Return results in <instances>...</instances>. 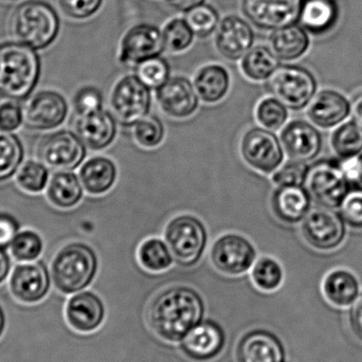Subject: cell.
<instances>
[{
  "instance_id": "1",
  "label": "cell",
  "mask_w": 362,
  "mask_h": 362,
  "mask_svg": "<svg viewBox=\"0 0 362 362\" xmlns=\"http://www.w3.org/2000/svg\"><path fill=\"white\" fill-rule=\"evenodd\" d=\"M206 304L196 289L185 285L168 287L155 296L148 308V323L157 337L180 344L204 320Z\"/></svg>"
},
{
  "instance_id": "2",
  "label": "cell",
  "mask_w": 362,
  "mask_h": 362,
  "mask_svg": "<svg viewBox=\"0 0 362 362\" xmlns=\"http://www.w3.org/2000/svg\"><path fill=\"white\" fill-rule=\"evenodd\" d=\"M35 51L21 42L0 44V98L21 101L33 93L40 76Z\"/></svg>"
},
{
  "instance_id": "3",
  "label": "cell",
  "mask_w": 362,
  "mask_h": 362,
  "mask_svg": "<svg viewBox=\"0 0 362 362\" xmlns=\"http://www.w3.org/2000/svg\"><path fill=\"white\" fill-rule=\"evenodd\" d=\"M99 270L97 253L88 245L72 243L62 248L51 265V278L57 291L74 295L90 286Z\"/></svg>"
},
{
  "instance_id": "4",
  "label": "cell",
  "mask_w": 362,
  "mask_h": 362,
  "mask_svg": "<svg viewBox=\"0 0 362 362\" xmlns=\"http://www.w3.org/2000/svg\"><path fill=\"white\" fill-rule=\"evenodd\" d=\"M11 29L19 42L34 50H42L57 37L59 15L47 2L29 0L19 4L13 13Z\"/></svg>"
},
{
  "instance_id": "5",
  "label": "cell",
  "mask_w": 362,
  "mask_h": 362,
  "mask_svg": "<svg viewBox=\"0 0 362 362\" xmlns=\"http://www.w3.org/2000/svg\"><path fill=\"white\" fill-rule=\"evenodd\" d=\"M165 240L171 249L174 261L183 268H191L202 259L208 244V230L195 215L173 217L165 228Z\"/></svg>"
},
{
  "instance_id": "6",
  "label": "cell",
  "mask_w": 362,
  "mask_h": 362,
  "mask_svg": "<svg viewBox=\"0 0 362 362\" xmlns=\"http://www.w3.org/2000/svg\"><path fill=\"white\" fill-rule=\"evenodd\" d=\"M270 95L291 110H302L310 105L318 89L314 74L298 65H281L266 83Z\"/></svg>"
},
{
  "instance_id": "7",
  "label": "cell",
  "mask_w": 362,
  "mask_h": 362,
  "mask_svg": "<svg viewBox=\"0 0 362 362\" xmlns=\"http://www.w3.org/2000/svg\"><path fill=\"white\" fill-rule=\"evenodd\" d=\"M152 90L136 74L122 76L110 93V106L119 124L132 129L140 119L150 114Z\"/></svg>"
},
{
  "instance_id": "8",
  "label": "cell",
  "mask_w": 362,
  "mask_h": 362,
  "mask_svg": "<svg viewBox=\"0 0 362 362\" xmlns=\"http://www.w3.org/2000/svg\"><path fill=\"white\" fill-rule=\"evenodd\" d=\"M240 152L248 167L264 175L274 174L284 163L285 151L280 137L262 127H251L243 135Z\"/></svg>"
},
{
  "instance_id": "9",
  "label": "cell",
  "mask_w": 362,
  "mask_h": 362,
  "mask_svg": "<svg viewBox=\"0 0 362 362\" xmlns=\"http://www.w3.org/2000/svg\"><path fill=\"white\" fill-rule=\"evenodd\" d=\"M304 185L319 206L335 209L352 183L342 171L340 161L321 159L310 165Z\"/></svg>"
},
{
  "instance_id": "10",
  "label": "cell",
  "mask_w": 362,
  "mask_h": 362,
  "mask_svg": "<svg viewBox=\"0 0 362 362\" xmlns=\"http://www.w3.org/2000/svg\"><path fill=\"white\" fill-rule=\"evenodd\" d=\"M213 267L229 276H238L250 272L257 259L255 245L246 236L225 233L214 240L210 249Z\"/></svg>"
},
{
  "instance_id": "11",
  "label": "cell",
  "mask_w": 362,
  "mask_h": 362,
  "mask_svg": "<svg viewBox=\"0 0 362 362\" xmlns=\"http://www.w3.org/2000/svg\"><path fill=\"white\" fill-rule=\"evenodd\" d=\"M302 235L313 247L321 251L334 250L344 243L346 223L339 212L327 206L312 209L302 221Z\"/></svg>"
},
{
  "instance_id": "12",
  "label": "cell",
  "mask_w": 362,
  "mask_h": 362,
  "mask_svg": "<svg viewBox=\"0 0 362 362\" xmlns=\"http://www.w3.org/2000/svg\"><path fill=\"white\" fill-rule=\"evenodd\" d=\"M38 157L42 163L57 171L78 169L87 156V146L71 131H57L42 138L38 146Z\"/></svg>"
},
{
  "instance_id": "13",
  "label": "cell",
  "mask_w": 362,
  "mask_h": 362,
  "mask_svg": "<svg viewBox=\"0 0 362 362\" xmlns=\"http://www.w3.org/2000/svg\"><path fill=\"white\" fill-rule=\"evenodd\" d=\"M302 4L303 0H244L243 10L253 25L274 31L299 21Z\"/></svg>"
},
{
  "instance_id": "14",
  "label": "cell",
  "mask_w": 362,
  "mask_h": 362,
  "mask_svg": "<svg viewBox=\"0 0 362 362\" xmlns=\"http://www.w3.org/2000/svg\"><path fill=\"white\" fill-rule=\"evenodd\" d=\"M227 335L225 329L212 319H204L191 329L180 342L181 353L189 361H214L225 350Z\"/></svg>"
},
{
  "instance_id": "15",
  "label": "cell",
  "mask_w": 362,
  "mask_h": 362,
  "mask_svg": "<svg viewBox=\"0 0 362 362\" xmlns=\"http://www.w3.org/2000/svg\"><path fill=\"white\" fill-rule=\"evenodd\" d=\"M51 280L50 272L42 262H25L13 270L10 291L21 303H38L48 295Z\"/></svg>"
},
{
  "instance_id": "16",
  "label": "cell",
  "mask_w": 362,
  "mask_h": 362,
  "mask_svg": "<svg viewBox=\"0 0 362 362\" xmlns=\"http://www.w3.org/2000/svg\"><path fill=\"white\" fill-rule=\"evenodd\" d=\"M155 93L161 112L170 118L185 120L199 108V97L193 82L187 76H173Z\"/></svg>"
},
{
  "instance_id": "17",
  "label": "cell",
  "mask_w": 362,
  "mask_h": 362,
  "mask_svg": "<svg viewBox=\"0 0 362 362\" xmlns=\"http://www.w3.org/2000/svg\"><path fill=\"white\" fill-rule=\"evenodd\" d=\"M163 31L156 25H142L132 28L121 42L119 62L137 65L144 59L159 57L165 51Z\"/></svg>"
},
{
  "instance_id": "18",
  "label": "cell",
  "mask_w": 362,
  "mask_h": 362,
  "mask_svg": "<svg viewBox=\"0 0 362 362\" xmlns=\"http://www.w3.org/2000/svg\"><path fill=\"white\" fill-rule=\"evenodd\" d=\"M67 101L61 93L42 90L34 95L25 106V123L36 131H49L63 124L67 118Z\"/></svg>"
},
{
  "instance_id": "19",
  "label": "cell",
  "mask_w": 362,
  "mask_h": 362,
  "mask_svg": "<svg viewBox=\"0 0 362 362\" xmlns=\"http://www.w3.org/2000/svg\"><path fill=\"white\" fill-rule=\"evenodd\" d=\"M280 139L287 156L295 160L310 163L316 159L322 150L320 132L301 119L286 123L281 131Z\"/></svg>"
},
{
  "instance_id": "20",
  "label": "cell",
  "mask_w": 362,
  "mask_h": 362,
  "mask_svg": "<svg viewBox=\"0 0 362 362\" xmlns=\"http://www.w3.org/2000/svg\"><path fill=\"white\" fill-rule=\"evenodd\" d=\"M65 317L68 325L80 334L98 331L106 318V306L100 296L93 291L74 293L67 301Z\"/></svg>"
},
{
  "instance_id": "21",
  "label": "cell",
  "mask_w": 362,
  "mask_h": 362,
  "mask_svg": "<svg viewBox=\"0 0 362 362\" xmlns=\"http://www.w3.org/2000/svg\"><path fill=\"white\" fill-rule=\"evenodd\" d=\"M286 351L280 338L267 329L245 333L236 346L238 362H286Z\"/></svg>"
},
{
  "instance_id": "22",
  "label": "cell",
  "mask_w": 362,
  "mask_h": 362,
  "mask_svg": "<svg viewBox=\"0 0 362 362\" xmlns=\"http://www.w3.org/2000/svg\"><path fill=\"white\" fill-rule=\"evenodd\" d=\"M118 124L114 112L103 108L78 116L74 129L89 150L99 152L114 144L118 135Z\"/></svg>"
},
{
  "instance_id": "23",
  "label": "cell",
  "mask_w": 362,
  "mask_h": 362,
  "mask_svg": "<svg viewBox=\"0 0 362 362\" xmlns=\"http://www.w3.org/2000/svg\"><path fill=\"white\" fill-rule=\"evenodd\" d=\"M255 34L246 21L228 16L218 23L215 31V46L221 57L229 61H240L252 48Z\"/></svg>"
},
{
  "instance_id": "24",
  "label": "cell",
  "mask_w": 362,
  "mask_h": 362,
  "mask_svg": "<svg viewBox=\"0 0 362 362\" xmlns=\"http://www.w3.org/2000/svg\"><path fill=\"white\" fill-rule=\"evenodd\" d=\"M313 198L305 185H280L272 192L270 206L274 216L287 225L301 223L312 210Z\"/></svg>"
},
{
  "instance_id": "25",
  "label": "cell",
  "mask_w": 362,
  "mask_h": 362,
  "mask_svg": "<svg viewBox=\"0 0 362 362\" xmlns=\"http://www.w3.org/2000/svg\"><path fill=\"white\" fill-rule=\"evenodd\" d=\"M352 112V104L342 93L331 89L316 93L308 106V119L320 129H333L344 123Z\"/></svg>"
},
{
  "instance_id": "26",
  "label": "cell",
  "mask_w": 362,
  "mask_h": 362,
  "mask_svg": "<svg viewBox=\"0 0 362 362\" xmlns=\"http://www.w3.org/2000/svg\"><path fill=\"white\" fill-rule=\"evenodd\" d=\"M78 177L87 193L95 196L103 195L116 185L118 168L112 159L95 156L83 163Z\"/></svg>"
},
{
  "instance_id": "27",
  "label": "cell",
  "mask_w": 362,
  "mask_h": 362,
  "mask_svg": "<svg viewBox=\"0 0 362 362\" xmlns=\"http://www.w3.org/2000/svg\"><path fill=\"white\" fill-rule=\"evenodd\" d=\"M193 84L200 101L216 104L227 97L231 86V78L223 66L209 64L197 70Z\"/></svg>"
},
{
  "instance_id": "28",
  "label": "cell",
  "mask_w": 362,
  "mask_h": 362,
  "mask_svg": "<svg viewBox=\"0 0 362 362\" xmlns=\"http://www.w3.org/2000/svg\"><path fill=\"white\" fill-rule=\"evenodd\" d=\"M322 291L325 299L334 306L349 308L361 295V284L352 272L336 269L325 276Z\"/></svg>"
},
{
  "instance_id": "29",
  "label": "cell",
  "mask_w": 362,
  "mask_h": 362,
  "mask_svg": "<svg viewBox=\"0 0 362 362\" xmlns=\"http://www.w3.org/2000/svg\"><path fill=\"white\" fill-rule=\"evenodd\" d=\"M310 42L305 29L295 23L274 30L269 37V48L280 61H295L305 54Z\"/></svg>"
},
{
  "instance_id": "30",
  "label": "cell",
  "mask_w": 362,
  "mask_h": 362,
  "mask_svg": "<svg viewBox=\"0 0 362 362\" xmlns=\"http://www.w3.org/2000/svg\"><path fill=\"white\" fill-rule=\"evenodd\" d=\"M338 6L335 0H303L299 21L314 34L329 31L337 23Z\"/></svg>"
},
{
  "instance_id": "31",
  "label": "cell",
  "mask_w": 362,
  "mask_h": 362,
  "mask_svg": "<svg viewBox=\"0 0 362 362\" xmlns=\"http://www.w3.org/2000/svg\"><path fill=\"white\" fill-rule=\"evenodd\" d=\"M84 187L80 177L71 171H59L51 177L47 196L53 206L59 209L76 206L82 200Z\"/></svg>"
},
{
  "instance_id": "32",
  "label": "cell",
  "mask_w": 362,
  "mask_h": 362,
  "mask_svg": "<svg viewBox=\"0 0 362 362\" xmlns=\"http://www.w3.org/2000/svg\"><path fill=\"white\" fill-rule=\"evenodd\" d=\"M280 66V59L265 46L252 47L240 59L243 74L253 82H267Z\"/></svg>"
},
{
  "instance_id": "33",
  "label": "cell",
  "mask_w": 362,
  "mask_h": 362,
  "mask_svg": "<svg viewBox=\"0 0 362 362\" xmlns=\"http://www.w3.org/2000/svg\"><path fill=\"white\" fill-rule=\"evenodd\" d=\"M137 257L141 267L152 274L165 272L175 263L167 242L159 238L144 240L138 248Z\"/></svg>"
},
{
  "instance_id": "34",
  "label": "cell",
  "mask_w": 362,
  "mask_h": 362,
  "mask_svg": "<svg viewBox=\"0 0 362 362\" xmlns=\"http://www.w3.org/2000/svg\"><path fill=\"white\" fill-rule=\"evenodd\" d=\"M332 148L341 159L357 156L362 152V127L356 121L342 123L334 131Z\"/></svg>"
},
{
  "instance_id": "35",
  "label": "cell",
  "mask_w": 362,
  "mask_h": 362,
  "mask_svg": "<svg viewBox=\"0 0 362 362\" xmlns=\"http://www.w3.org/2000/svg\"><path fill=\"white\" fill-rule=\"evenodd\" d=\"M250 274L253 284L264 293L276 291L284 281L282 265L272 257H257Z\"/></svg>"
},
{
  "instance_id": "36",
  "label": "cell",
  "mask_w": 362,
  "mask_h": 362,
  "mask_svg": "<svg viewBox=\"0 0 362 362\" xmlns=\"http://www.w3.org/2000/svg\"><path fill=\"white\" fill-rule=\"evenodd\" d=\"M23 158L21 140L14 134L0 129V181L12 177L18 171Z\"/></svg>"
},
{
  "instance_id": "37",
  "label": "cell",
  "mask_w": 362,
  "mask_h": 362,
  "mask_svg": "<svg viewBox=\"0 0 362 362\" xmlns=\"http://www.w3.org/2000/svg\"><path fill=\"white\" fill-rule=\"evenodd\" d=\"M132 137L146 150L158 148L165 138V127L156 115L148 114L132 127Z\"/></svg>"
},
{
  "instance_id": "38",
  "label": "cell",
  "mask_w": 362,
  "mask_h": 362,
  "mask_svg": "<svg viewBox=\"0 0 362 362\" xmlns=\"http://www.w3.org/2000/svg\"><path fill=\"white\" fill-rule=\"evenodd\" d=\"M288 107L274 95L265 97L257 103L255 118L264 129L278 132L286 125L288 120Z\"/></svg>"
},
{
  "instance_id": "39",
  "label": "cell",
  "mask_w": 362,
  "mask_h": 362,
  "mask_svg": "<svg viewBox=\"0 0 362 362\" xmlns=\"http://www.w3.org/2000/svg\"><path fill=\"white\" fill-rule=\"evenodd\" d=\"M135 74L151 90L156 91L171 78V66L159 55L135 65Z\"/></svg>"
},
{
  "instance_id": "40",
  "label": "cell",
  "mask_w": 362,
  "mask_h": 362,
  "mask_svg": "<svg viewBox=\"0 0 362 362\" xmlns=\"http://www.w3.org/2000/svg\"><path fill=\"white\" fill-rule=\"evenodd\" d=\"M185 19L194 34L199 37H206L216 31L219 23L216 11L206 4L194 6L185 12Z\"/></svg>"
},
{
  "instance_id": "41",
  "label": "cell",
  "mask_w": 362,
  "mask_h": 362,
  "mask_svg": "<svg viewBox=\"0 0 362 362\" xmlns=\"http://www.w3.org/2000/svg\"><path fill=\"white\" fill-rule=\"evenodd\" d=\"M49 181V171L46 165L37 161H27L16 176V182L21 189L29 193H40L46 189Z\"/></svg>"
},
{
  "instance_id": "42",
  "label": "cell",
  "mask_w": 362,
  "mask_h": 362,
  "mask_svg": "<svg viewBox=\"0 0 362 362\" xmlns=\"http://www.w3.org/2000/svg\"><path fill=\"white\" fill-rule=\"evenodd\" d=\"M163 34L165 48L175 53L187 50L193 44L195 36L185 18L172 19L165 25Z\"/></svg>"
},
{
  "instance_id": "43",
  "label": "cell",
  "mask_w": 362,
  "mask_h": 362,
  "mask_svg": "<svg viewBox=\"0 0 362 362\" xmlns=\"http://www.w3.org/2000/svg\"><path fill=\"white\" fill-rule=\"evenodd\" d=\"M42 238L36 232L25 230L19 232L11 245V253L18 262L36 261L42 251Z\"/></svg>"
},
{
  "instance_id": "44",
  "label": "cell",
  "mask_w": 362,
  "mask_h": 362,
  "mask_svg": "<svg viewBox=\"0 0 362 362\" xmlns=\"http://www.w3.org/2000/svg\"><path fill=\"white\" fill-rule=\"evenodd\" d=\"M338 209L346 225L362 229V185H351Z\"/></svg>"
},
{
  "instance_id": "45",
  "label": "cell",
  "mask_w": 362,
  "mask_h": 362,
  "mask_svg": "<svg viewBox=\"0 0 362 362\" xmlns=\"http://www.w3.org/2000/svg\"><path fill=\"white\" fill-rule=\"evenodd\" d=\"M310 165L304 161L291 159L287 163H283L274 174H272V182L280 185H304L306 176H308Z\"/></svg>"
},
{
  "instance_id": "46",
  "label": "cell",
  "mask_w": 362,
  "mask_h": 362,
  "mask_svg": "<svg viewBox=\"0 0 362 362\" xmlns=\"http://www.w3.org/2000/svg\"><path fill=\"white\" fill-rule=\"evenodd\" d=\"M103 93L98 87L87 85L76 91L74 98V107L78 116L103 110Z\"/></svg>"
},
{
  "instance_id": "47",
  "label": "cell",
  "mask_w": 362,
  "mask_h": 362,
  "mask_svg": "<svg viewBox=\"0 0 362 362\" xmlns=\"http://www.w3.org/2000/svg\"><path fill=\"white\" fill-rule=\"evenodd\" d=\"M64 14L70 18L87 19L101 8L103 0H57Z\"/></svg>"
},
{
  "instance_id": "48",
  "label": "cell",
  "mask_w": 362,
  "mask_h": 362,
  "mask_svg": "<svg viewBox=\"0 0 362 362\" xmlns=\"http://www.w3.org/2000/svg\"><path fill=\"white\" fill-rule=\"evenodd\" d=\"M25 120L23 108L16 102L6 101L0 104V129L1 131H16Z\"/></svg>"
},
{
  "instance_id": "49",
  "label": "cell",
  "mask_w": 362,
  "mask_h": 362,
  "mask_svg": "<svg viewBox=\"0 0 362 362\" xmlns=\"http://www.w3.org/2000/svg\"><path fill=\"white\" fill-rule=\"evenodd\" d=\"M18 233V221L8 213H0V249L11 247Z\"/></svg>"
},
{
  "instance_id": "50",
  "label": "cell",
  "mask_w": 362,
  "mask_h": 362,
  "mask_svg": "<svg viewBox=\"0 0 362 362\" xmlns=\"http://www.w3.org/2000/svg\"><path fill=\"white\" fill-rule=\"evenodd\" d=\"M342 171L352 185H362V154L340 161Z\"/></svg>"
},
{
  "instance_id": "51",
  "label": "cell",
  "mask_w": 362,
  "mask_h": 362,
  "mask_svg": "<svg viewBox=\"0 0 362 362\" xmlns=\"http://www.w3.org/2000/svg\"><path fill=\"white\" fill-rule=\"evenodd\" d=\"M349 323L353 335L362 342V293L356 301L351 305L349 312Z\"/></svg>"
},
{
  "instance_id": "52",
  "label": "cell",
  "mask_w": 362,
  "mask_h": 362,
  "mask_svg": "<svg viewBox=\"0 0 362 362\" xmlns=\"http://www.w3.org/2000/svg\"><path fill=\"white\" fill-rule=\"evenodd\" d=\"M172 8H176L180 12H187L194 6L204 4V0H165Z\"/></svg>"
},
{
  "instance_id": "53",
  "label": "cell",
  "mask_w": 362,
  "mask_h": 362,
  "mask_svg": "<svg viewBox=\"0 0 362 362\" xmlns=\"http://www.w3.org/2000/svg\"><path fill=\"white\" fill-rule=\"evenodd\" d=\"M11 272V261L4 249H0V284L8 278Z\"/></svg>"
},
{
  "instance_id": "54",
  "label": "cell",
  "mask_w": 362,
  "mask_h": 362,
  "mask_svg": "<svg viewBox=\"0 0 362 362\" xmlns=\"http://www.w3.org/2000/svg\"><path fill=\"white\" fill-rule=\"evenodd\" d=\"M351 104H352L351 112L353 115V120L356 121L362 127V93H358Z\"/></svg>"
},
{
  "instance_id": "55",
  "label": "cell",
  "mask_w": 362,
  "mask_h": 362,
  "mask_svg": "<svg viewBox=\"0 0 362 362\" xmlns=\"http://www.w3.org/2000/svg\"><path fill=\"white\" fill-rule=\"evenodd\" d=\"M6 314H4V308L0 305V338L4 335V329H6Z\"/></svg>"
}]
</instances>
